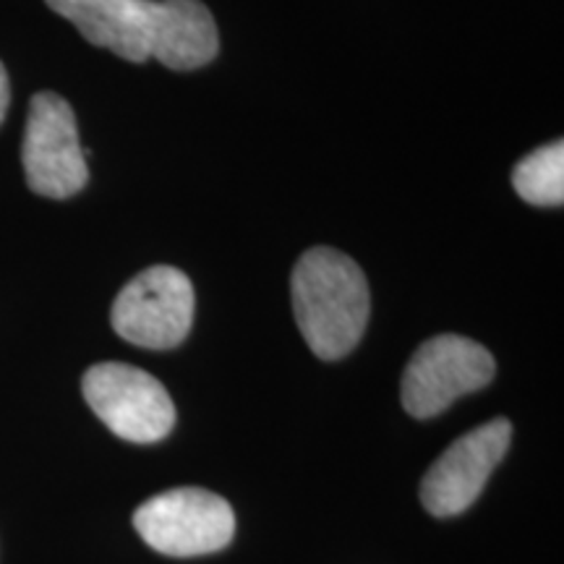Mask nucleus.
Instances as JSON below:
<instances>
[{"instance_id":"nucleus-3","label":"nucleus","mask_w":564,"mask_h":564,"mask_svg":"<svg viewBox=\"0 0 564 564\" xmlns=\"http://www.w3.org/2000/svg\"><path fill=\"white\" fill-rule=\"evenodd\" d=\"M133 528L154 552L202 556L230 544L236 533V512L217 494L183 486L147 499L133 512Z\"/></svg>"},{"instance_id":"nucleus-4","label":"nucleus","mask_w":564,"mask_h":564,"mask_svg":"<svg viewBox=\"0 0 564 564\" xmlns=\"http://www.w3.org/2000/svg\"><path fill=\"white\" fill-rule=\"evenodd\" d=\"M110 322L126 343L139 348H178L194 324L192 280L175 267H150L118 293Z\"/></svg>"},{"instance_id":"nucleus-1","label":"nucleus","mask_w":564,"mask_h":564,"mask_svg":"<svg viewBox=\"0 0 564 564\" xmlns=\"http://www.w3.org/2000/svg\"><path fill=\"white\" fill-rule=\"evenodd\" d=\"M95 47L131 63L194 70L215 61L220 34L202 0H45Z\"/></svg>"},{"instance_id":"nucleus-9","label":"nucleus","mask_w":564,"mask_h":564,"mask_svg":"<svg viewBox=\"0 0 564 564\" xmlns=\"http://www.w3.org/2000/svg\"><path fill=\"white\" fill-rule=\"evenodd\" d=\"M518 196L535 207H562L564 202V144L560 139L544 144L518 162L512 171Z\"/></svg>"},{"instance_id":"nucleus-8","label":"nucleus","mask_w":564,"mask_h":564,"mask_svg":"<svg viewBox=\"0 0 564 564\" xmlns=\"http://www.w3.org/2000/svg\"><path fill=\"white\" fill-rule=\"evenodd\" d=\"M512 423L494 419L444 449L421 481V505L434 518H455L476 502L510 449Z\"/></svg>"},{"instance_id":"nucleus-10","label":"nucleus","mask_w":564,"mask_h":564,"mask_svg":"<svg viewBox=\"0 0 564 564\" xmlns=\"http://www.w3.org/2000/svg\"><path fill=\"white\" fill-rule=\"evenodd\" d=\"M11 102V87H9V74H6L3 63H0V123L6 121V112H9Z\"/></svg>"},{"instance_id":"nucleus-2","label":"nucleus","mask_w":564,"mask_h":564,"mask_svg":"<svg viewBox=\"0 0 564 564\" xmlns=\"http://www.w3.org/2000/svg\"><path fill=\"white\" fill-rule=\"evenodd\" d=\"M293 314L314 356L337 361L361 343L371 314L369 282L343 251L316 246L299 259L291 280Z\"/></svg>"},{"instance_id":"nucleus-6","label":"nucleus","mask_w":564,"mask_h":564,"mask_svg":"<svg viewBox=\"0 0 564 564\" xmlns=\"http://www.w3.org/2000/svg\"><path fill=\"white\" fill-rule=\"evenodd\" d=\"M497 373L494 356L481 343L460 335L426 340L405 366L403 408L413 419H434L463 394L484 390Z\"/></svg>"},{"instance_id":"nucleus-5","label":"nucleus","mask_w":564,"mask_h":564,"mask_svg":"<svg viewBox=\"0 0 564 564\" xmlns=\"http://www.w3.org/2000/svg\"><path fill=\"white\" fill-rule=\"evenodd\" d=\"M82 392L112 434L126 442L152 444L175 426V405L152 373L129 364H97L82 379Z\"/></svg>"},{"instance_id":"nucleus-7","label":"nucleus","mask_w":564,"mask_h":564,"mask_svg":"<svg viewBox=\"0 0 564 564\" xmlns=\"http://www.w3.org/2000/svg\"><path fill=\"white\" fill-rule=\"evenodd\" d=\"M21 162L26 186L47 199H68L87 186V152L79 144L74 108L55 91L32 97Z\"/></svg>"}]
</instances>
